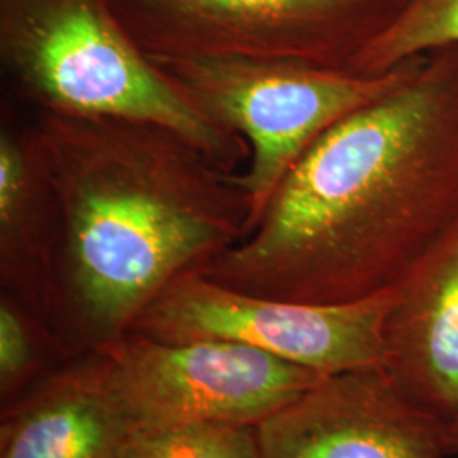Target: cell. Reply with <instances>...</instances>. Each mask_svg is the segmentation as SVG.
I'll use <instances>...</instances> for the list:
<instances>
[{
	"mask_svg": "<svg viewBox=\"0 0 458 458\" xmlns=\"http://www.w3.org/2000/svg\"><path fill=\"white\" fill-rule=\"evenodd\" d=\"M458 225V47L323 132L255 228L196 268L245 294L348 304L395 287Z\"/></svg>",
	"mask_w": 458,
	"mask_h": 458,
	"instance_id": "1",
	"label": "cell"
},
{
	"mask_svg": "<svg viewBox=\"0 0 458 458\" xmlns=\"http://www.w3.org/2000/svg\"><path fill=\"white\" fill-rule=\"evenodd\" d=\"M58 208L49 321L96 346L130 333L175 278L245 238L236 181L166 126L36 113Z\"/></svg>",
	"mask_w": 458,
	"mask_h": 458,
	"instance_id": "2",
	"label": "cell"
},
{
	"mask_svg": "<svg viewBox=\"0 0 458 458\" xmlns=\"http://www.w3.org/2000/svg\"><path fill=\"white\" fill-rule=\"evenodd\" d=\"M0 65L36 113L162 124L238 174L250 148L136 45L106 0H0Z\"/></svg>",
	"mask_w": 458,
	"mask_h": 458,
	"instance_id": "3",
	"label": "cell"
},
{
	"mask_svg": "<svg viewBox=\"0 0 458 458\" xmlns=\"http://www.w3.org/2000/svg\"><path fill=\"white\" fill-rule=\"evenodd\" d=\"M425 56L380 75L284 58H206L158 65L206 114L242 136L250 148L245 172L236 174L250 209L246 236L297 158L338 121L408 82Z\"/></svg>",
	"mask_w": 458,
	"mask_h": 458,
	"instance_id": "4",
	"label": "cell"
},
{
	"mask_svg": "<svg viewBox=\"0 0 458 458\" xmlns=\"http://www.w3.org/2000/svg\"><path fill=\"white\" fill-rule=\"evenodd\" d=\"M155 64L251 58L352 70L408 0H106ZM353 72V70H352Z\"/></svg>",
	"mask_w": 458,
	"mask_h": 458,
	"instance_id": "5",
	"label": "cell"
},
{
	"mask_svg": "<svg viewBox=\"0 0 458 458\" xmlns=\"http://www.w3.org/2000/svg\"><path fill=\"white\" fill-rule=\"evenodd\" d=\"M98 352L134 435L259 426L327 377L233 342L166 344L130 331Z\"/></svg>",
	"mask_w": 458,
	"mask_h": 458,
	"instance_id": "6",
	"label": "cell"
},
{
	"mask_svg": "<svg viewBox=\"0 0 458 458\" xmlns=\"http://www.w3.org/2000/svg\"><path fill=\"white\" fill-rule=\"evenodd\" d=\"M394 287L348 304H302L245 294L196 268L172 280L131 329L166 344L233 342L331 376L382 367Z\"/></svg>",
	"mask_w": 458,
	"mask_h": 458,
	"instance_id": "7",
	"label": "cell"
},
{
	"mask_svg": "<svg viewBox=\"0 0 458 458\" xmlns=\"http://www.w3.org/2000/svg\"><path fill=\"white\" fill-rule=\"evenodd\" d=\"M438 414L382 367L323 377L257 426L262 458H446Z\"/></svg>",
	"mask_w": 458,
	"mask_h": 458,
	"instance_id": "8",
	"label": "cell"
},
{
	"mask_svg": "<svg viewBox=\"0 0 458 458\" xmlns=\"http://www.w3.org/2000/svg\"><path fill=\"white\" fill-rule=\"evenodd\" d=\"M384 369L445 421L458 418V225L394 287Z\"/></svg>",
	"mask_w": 458,
	"mask_h": 458,
	"instance_id": "9",
	"label": "cell"
},
{
	"mask_svg": "<svg viewBox=\"0 0 458 458\" xmlns=\"http://www.w3.org/2000/svg\"><path fill=\"white\" fill-rule=\"evenodd\" d=\"M60 208L33 121L7 102L0 117V270L4 294L48 321Z\"/></svg>",
	"mask_w": 458,
	"mask_h": 458,
	"instance_id": "10",
	"label": "cell"
},
{
	"mask_svg": "<svg viewBox=\"0 0 458 458\" xmlns=\"http://www.w3.org/2000/svg\"><path fill=\"white\" fill-rule=\"evenodd\" d=\"M134 435L104 359L49 377L0 428V458H121Z\"/></svg>",
	"mask_w": 458,
	"mask_h": 458,
	"instance_id": "11",
	"label": "cell"
},
{
	"mask_svg": "<svg viewBox=\"0 0 458 458\" xmlns=\"http://www.w3.org/2000/svg\"><path fill=\"white\" fill-rule=\"evenodd\" d=\"M445 47H458V0H408L352 70L380 75L410 58Z\"/></svg>",
	"mask_w": 458,
	"mask_h": 458,
	"instance_id": "12",
	"label": "cell"
},
{
	"mask_svg": "<svg viewBox=\"0 0 458 458\" xmlns=\"http://www.w3.org/2000/svg\"><path fill=\"white\" fill-rule=\"evenodd\" d=\"M121 458H262L257 426L192 425L136 433Z\"/></svg>",
	"mask_w": 458,
	"mask_h": 458,
	"instance_id": "13",
	"label": "cell"
},
{
	"mask_svg": "<svg viewBox=\"0 0 458 458\" xmlns=\"http://www.w3.org/2000/svg\"><path fill=\"white\" fill-rule=\"evenodd\" d=\"M38 321L14 297L0 299V384L5 394L28 372L33 360V325Z\"/></svg>",
	"mask_w": 458,
	"mask_h": 458,
	"instance_id": "14",
	"label": "cell"
},
{
	"mask_svg": "<svg viewBox=\"0 0 458 458\" xmlns=\"http://www.w3.org/2000/svg\"><path fill=\"white\" fill-rule=\"evenodd\" d=\"M446 450L448 457L458 455V418L450 421L446 428Z\"/></svg>",
	"mask_w": 458,
	"mask_h": 458,
	"instance_id": "15",
	"label": "cell"
}]
</instances>
